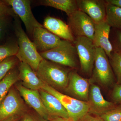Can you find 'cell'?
Masks as SVG:
<instances>
[{
  "instance_id": "6da1fadb",
  "label": "cell",
  "mask_w": 121,
  "mask_h": 121,
  "mask_svg": "<svg viewBox=\"0 0 121 121\" xmlns=\"http://www.w3.org/2000/svg\"><path fill=\"white\" fill-rule=\"evenodd\" d=\"M18 17L17 15L14 17V28L18 46L16 56L20 62L27 64L36 72L43 59L22 28Z\"/></svg>"
},
{
  "instance_id": "7a4b0ae2",
  "label": "cell",
  "mask_w": 121,
  "mask_h": 121,
  "mask_svg": "<svg viewBox=\"0 0 121 121\" xmlns=\"http://www.w3.org/2000/svg\"><path fill=\"white\" fill-rule=\"evenodd\" d=\"M70 72L62 65L43 59L35 72L44 83L59 91L67 87Z\"/></svg>"
},
{
  "instance_id": "3957f363",
  "label": "cell",
  "mask_w": 121,
  "mask_h": 121,
  "mask_svg": "<svg viewBox=\"0 0 121 121\" xmlns=\"http://www.w3.org/2000/svg\"><path fill=\"white\" fill-rule=\"evenodd\" d=\"M43 58L64 66L77 67V51L73 43L62 39L56 47L39 53Z\"/></svg>"
},
{
  "instance_id": "277c9868",
  "label": "cell",
  "mask_w": 121,
  "mask_h": 121,
  "mask_svg": "<svg viewBox=\"0 0 121 121\" xmlns=\"http://www.w3.org/2000/svg\"><path fill=\"white\" fill-rule=\"evenodd\" d=\"M42 89L56 97L67 111L69 117L75 121H79L89 113V105L87 102L80 101L64 94L45 83Z\"/></svg>"
},
{
  "instance_id": "5b68a950",
  "label": "cell",
  "mask_w": 121,
  "mask_h": 121,
  "mask_svg": "<svg viewBox=\"0 0 121 121\" xmlns=\"http://www.w3.org/2000/svg\"><path fill=\"white\" fill-rule=\"evenodd\" d=\"M73 43L80 62V68L83 72L91 73L94 68L96 47L91 39L84 36H78Z\"/></svg>"
},
{
  "instance_id": "8992f818",
  "label": "cell",
  "mask_w": 121,
  "mask_h": 121,
  "mask_svg": "<svg viewBox=\"0 0 121 121\" xmlns=\"http://www.w3.org/2000/svg\"><path fill=\"white\" fill-rule=\"evenodd\" d=\"M12 87L0 104V121L13 116H23L26 107L19 93Z\"/></svg>"
},
{
  "instance_id": "52a82bcc",
  "label": "cell",
  "mask_w": 121,
  "mask_h": 121,
  "mask_svg": "<svg viewBox=\"0 0 121 121\" xmlns=\"http://www.w3.org/2000/svg\"><path fill=\"white\" fill-rule=\"evenodd\" d=\"M93 78L102 86L112 84L114 76L108 56L105 51L100 48H96L94 65Z\"/></svg>"
},
{
  "instance_id": "ba28073f",
  "label": "cell",
  "mask_w": 121,
  "mask_h": 121,
  "mask_svg": "<svg viewBox=\"0 0 121 121\" xmlns=\"http://www.w3.org/2000/svg\"><path fill=\"white\" fill-rule=\"evenodd\" d=\"M19 17L25 26L26 31L32 35L35 29L44 27L35 19L32 11L31 1L29 0H4Z\"/></svg>"
},
{
  "instance_id": "9c48e42d",
  "label": "cell",
  "mask_w": 121,
  "mask_h": 121,
  "mask_svg": "<svg viewBox=\"0 0 121 121\" xmlns=\"http://www.w3.org/2000/svg\"><path fill=\"white\" fill-rule=\"evenodd\" d=\"M68 25L72 33L78 36H84L93 40L95 23L89 16L79 9L68 17Z\"/></svg>"
},
{
  "instance_id": "30bf717a",
  "label": "cell",
  "mask_w": 121,
  "mask_h": 121,
  "mask_svg": "<svg viewBox=\"0 0 121 121\" xmlns=\"http://www.w3.org/2000/svg\"><path fill=\"white\" fill-rule=\"evenodd\" d=\"M87 102L89 105V113L99 117L116 107L114 103L104 98L99 87L91 82Z\"/></svg>"
},
{
  "instance_id": "8fae6325",
  "label": "cell",
  "mask_w": 121,
  "mask_h": 121,
  "mask_svg": "<svg viewBox=\"0 0 121 121\" xmlns=\"http://www.w3.org/2000/svg\"><path fill=\"white\" fill-rule=\"evenodd\" d=\"M91 82L90 80L83 78L75 71H70L68 85L65 91L75 99L87 102Z\"/></svg>"
},
{
  "instance_id": "7c38bea8",
  "label": "cell",
  "mask_w": 121,
  "mask_h": 121,
  "mask_svg": "<svg viewBox=\"0 0 121 121\" xmlns=\"http://www.w3.org/2000/svg\"><path fill=\"white\" fill-rule=\"evenodd\" d=\"M16 89L26 104L33 108L42 117L48 121L51 120L50 115L41 99L39 90L27 89L20 84L17 85Z\"/></svg>"
},
{
  "instance_id": "4fadbf2b",
  "label": "cell",
  "mask_w": 121,
  "mask_h": 121,
  "mask_svg": "<svg viewBox=\"0 0 121 121\" xmlns=\"http://www.w3.org/2000/svg\"><path fill=\"white\" fill-rule=\"evenodd\" d=\"M32 36L33 43L39 53L45 52L56 47L62 40L60 38L44 27L35 28Z\"/></svg>"
},
{
  "instance_id": "5bb4252c",
  "label": "cell",
  "mask_w": 121,
  "mask_h": 121,
  "mask_svg": "<svg viewBox=\"0 0 121 121\" xmlns=\"http://www.w3.org/2000/svg\"><path fill=\"white\" fill-rule=\"evenodd\" d=\"M78 9L86 13L95 24L105 20L106 3L101 0H76Z\"/></svg>"
},
{
  "instance_id": "9a60e30c",
  "label": "cell",
  "mask_w": 121,
  "mask_h": 121,
  "mask_svg": "<svg viewBox=\"0 0 121 121\" xmlns=\"http://www.w3.org/2000/svg\"><path fill=\"white\" fill-rule=\"evenodd\" d=\"M110 26L105 20L95 24L93 41L96 48L103 50L107 56L110 58L113 48L109 39Z\"/></svg>"
},
{
  "instance_id": "2e32d148",
  "label": "cell",
  "mask_w": 121,
  "mask_h": 121,
  "mask_svg": "<svg viewBox=\"0 0 121 121\" xmlns=\"http://www.w3.org/2000/svg\"><path fill=\"white\" fill-rule=\"evenodd\" d=\"M44 27L60 39L73 43L75 39L68 24L62 20L52 17H47L43 22Z\"/></svg>"
},
{
  "instance_id": "e0dca14e",
  "label": "cell",
  "mask_w": 121,
  "mask_h": 121,
  "mask_svg": "<svg viewBox=\"0 0 121 121\" xmlns=\"http://www.w3.org/2000/svg\"><path fill=\"white\" fill-rule=\"evenodd\" d=\"M39 91L44 105L51 118V120L56 117H69L67 111L56 97L42 89Z\"/></svg>"
},
{
  "instance_id": "ac0fdd59",
  "label": "cell",
  "mask_w": 121,
  "mask_h": 121,
  "mask_svg": "<svg viewBox=\"0 0 121 121\" xmlns=\"http://www.w3.org/2000/svg\"><path fill=\"white\" fill-rule=\"evenodd\" d=\"M19 77L22 85L30 90L42 89L44 83L37 76L35 72L25 63L20 62L18 68Z\"/></svg>"
},
{
  "instance_id": "d6986e66",
  "label": "cell",
  "mask_w": 121,
  "mask_h": 121,
  "mask_svg": "<svg viewBox=\"0 0 121 121\" xmlns=\"http://www.w3.org/2000/svg\"><path fill=\"white\" fill-rule=\"evenodd\" d=\"M40 5L52 7L65 12L68 17L78 9L76 0H41Z\"/></svg>"
},
{
  "instance_id": "ffe728a7",
  "label": "cell",
  "mask_w": 121,
  "mask_h": 121,
  "mask_svg": "<svg viewBox=\"0 0 121 121\" xmlns=\"http://www.w3.org/2000/svg\"><path fill=\"white\" fill-rule=\"evenodd\" d=\"M19 80V71L13 68L0 81V104L13 86Z\"/></svg>"
},
{
  "instance_id": "44dd1931",
  "label": "cell",
  "mask_w": 121,
  "mask_h": 121,
  "mask_svg": "<svg viewBox=\"0 0 121 121\" xmlns=\"http://www.w3.org/2000/svg\"><path fill=\"white\" fill-rule=\"evenodd\" d=\"M106 3V22L111 27L121 29V8Z\"/></svg>"
},
{
  "instance_id": "7402d4cb",
  "label": "cell",
  "mask_w": 121,
  "mask_h": 121,
  "mask_svg": "<svg viewBox=\"0 0 121 121\" xmlns=\"http://www.w3.org/2000/svg\"><path fill=\"white\" fill-rule=\"evenodd\" d=\"M18 50L17 40H11L0 45V62L9 57L16 56Z\"/></svg>"
},
{
  "instance_id": "603a6c76",
  "label": "cell",
  "mask_w": 121,
  "mask_h": 121,
  "mask_svg": "<svg viewBox=\"0 0 121 121\" xmlns=\"http://www.w3.org/2000/svg\"><path fill=\"white\" fill-rule=\"evenodd\" d=\"M110 62L117 77V84H121V53L116 52L112 53Z\"/></svg>"
},
{
  "instance_id": "cb8c5ba5",
  "label": "cell",
  "mask_w": 121,
  "mask_h": 121,
  "mask_svg": "<svg viewBox=\"0 0 121 121\" xmlns=\"http://www.w3.org/2000/svg\"><path fill=\"white\" fill-rule=\"evenodd\" d=\"M18 59L16 56H11L0 62V81L16 65Z\"/></svg>"
},
{
  "instance_id": "d4e9b609",
  "label": "cell",
  "mask_w": 121,
  "mask_h": 121,
  "mask_svg": "<svg viewBox=\"0 0 121 121\" xmlns=\"http://www.w3.org/2000/svg\"><path fill=\"white\" fill-rule=\"evenodd\" d=\"M99 117L104 121H121V105L115 107Z\"/></svg>"
},
{
  "instance_id": "484cf974",
  "label": "cell",
  "mask_w": 121,
  "mask_h": 121,
  "mask_svg": "<svg viewBox=\"0 0 121 121\" xmlns=\"http://www.w3.org/2000/svg\"><path fill=\"white\" fill-rule=\"evenodd\" d=\"M16 16L11 7L4 1L0 0V17H7L9 16H12L14 17Z\"/></svg>"
},
{
  "instance_id": "4316f807",
  "label": "cell",
  "mask_w": 121,
  "mask_h": 121,
  "mask_svg": "<svg viewBox=\"0 0 121 121\" xmlns=\"http://www.w3.org/2000/svg\"><path fill=\"white\" fill-rule=\"evenodd\" d=\"M20 121H48L38 114L26 113L22 116Z\"/></svg>"
},
{
  "instance_id": "83f0119b",
  "label": "cell",
  "mask_w": 121,
  "mask_h": 121,
  "mask_svg": "<svg viewBox=\"0 0 121 121\" xmlns=\"http://www.w3.org/2000/svg\"><path fill=\"white\" fill-rule=\"evenodd\" d=\"M112 98L114 103L121 104V84H117L115 86Z\"/></svg>"
},
{
  "instance_id": "f1b7e54d",
  "label": "cell",
  "mask_w": 121,
  "mask_h": 121,
  "mask_svg": "<svg viewBox=\"0 0 121 121\" xmlns=\"http://www.w3.org/2000/svg\"><path fill=\"white\" fill-rule=\"evenodd\" d=\"M6 17H0V40L4 36L7 29L8 23Z\"/></svg>"
},
{
  "instance_id": "f546056e",
  "label": "cell",
  "mask_w": 121,
  "mask_h": 121,
  "mask_svg": "<svg viewBox=\"0 0 121 121\" xmlns=\"http://www.w3.org/2000/svg\"><path fill=\"white\" fill-rule=\"evenodd\" d=\"M79 121H104L99 116L92 115L91 114H87Z\"/></svg>"
},
{
  "instance_id": "4dcf8cb0",
  "label": "cell",
  "mask_w": 121,
  "mask_h": 121,
  "mask_svg": "<svg viewBox=\"0 0 121 121\" xmlns=\"http://www.w3.org/2000/svg\"><path fill=\"white\" fill-rule=\"evenodd\" d=\"M106 3L121 8V0H107Z\"/></svg>"
},
{
  "instance_id": "1f68e13d",
  "label": "cell",
  "mask_w": 121,
  "mask_h": 121,
  "mask_svg": "<svg viewBox=\"0 0 121 121\" xmlns=\"http://www.w3.org/2000/svg\"><path fill=\"white\" fill-rule=\"evenodd\" d=\"M50 121H75L71 118H63L61 117H56L53 118Z\"/></svg>"
},
{
  "instance_id": "d6a6232c",
  "label": "cell",
  "mask_w": 121,
  "mask_h": 121,
  "mask_svg": "<svg viewBox=\"0 0 121 121\" xmlns=\"http://www.w3.org/2000/svg\"><path fill=\"white\" fill-rule=\"evenodd\" d=\"M22 116H16L9 117L2 121H20Z\"/></svg>"
},
{
  "instance_id": "836d02e7",
  "label": "cell",
  "mask_w": 121,
  "mask_h": 121,
  "mask_svg": "<svg viewBox=\"0 0 121 121\" xmlns=\"http://www.w3.org/2000/svg\"><path fill=\"white\" fill-rule=\"evenodd\" d=\"M118 37L119 43L121 46V32H119L118 33Z\"/></svg>"
}]
</instances>
